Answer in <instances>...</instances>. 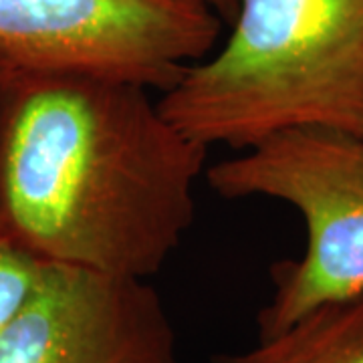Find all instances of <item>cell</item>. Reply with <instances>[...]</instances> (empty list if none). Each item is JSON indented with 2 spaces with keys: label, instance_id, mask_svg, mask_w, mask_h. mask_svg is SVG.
<instances>
[{
  "label": "cell",
  "instance_id": "9",
  "mask_svg": "<svg viewBox=\"0 0 363 363\" xmlns=\"http://www.w3.org/2000/svg\"><path fill=\"white\" fill-rule=\"evenodd\" d=\"M4 69H6V63L0 59V81H2V75H4Z\"/></svg>",
  "mask_w": 363,
  "mask_h": 363
},
{
  "label": "cell",
  "instance_id": "4",
  "mask_svg": "<svg viewBox=\"0 0 363 363\" xmlns=\"http://www.w3.org/2000/svg\"><path fill=\"white\" fill-rule=\"evenodd\" d=\"M224 23L194 0H0V59L168 91Z\"/></svg>",
  "mask_w": 363,
  "mask_h": 363
},
{
  "label": "cell",
  "instance_id": "6",
  "mask_svg": "<svg viewBox=\"0 0 363 363\" xmlns=\"http://www.w3.org/2000/svg\"><path fill=\"white\" fill-rule=\"evenodd\" d=\"M218 363H363V293L307 313Z\"/></svg>",
  "mask_w": 363,
  "mask_h": 363
},
{
  "label": "cell",
  "instance_id": "3",
  "mask_svg": "<svg viewBox=\"0 0 363 363\" xmlns=\"http://www.w3.org/2000/svg\"><path fill=\"white\" fill-rule=\"evenodd\" d=\"M222 198H271L307 228L301 259L272 267V295L259 313L269 337L319 307L363 293V135L303 128L274 133L204 172Z\"/></svg>",
  "mask_w": 363,
  "mask_h": 363
},
{
  "label": "cell",
  "instance_id": "2",
  "mask_svg": "<svg viewBox=\"0 0 363 363\" xmlns=\"http://www.w3.org/2000/svg\"><path fill=\"white\" fill-rule=\"evenodd\" d=\"M228 28L157 99L176 128L233 150L303 128L363 135V0H240Z\"/></svg>",
  "mask_w": 363,
  "mask_h": 363
},
{
  "label": "cell",
  "instance_id": "7",
  "mask_svg": "<svg viewBox=\"0 0 363 363\" xmlns=\"http://www.w3.org/2000/svg\"><path fill=\"white\" fill-rule=\"evenodd\" d=\"M39 269V260L0 238V333L28 297Z\"/></svg>",
  "mask_w": 363,
  "mask_h": 363
},
{
  "label": "cell",
  "instance_id": "1",
  "mask_svg": "<svg viewBox=\"0 0 363 363\" xmlns=\"http://www.w3.org/2000/svg\"><path fill=\"white\" fill-rule=\"evenodd\" d=\"M206 152L143 85L6 63L0 238L39 262L150 279L194 224Z\"/></svg>",
  "mask_w": 363,
  "mask_h": 363
},
{
  "label": "cell",
  "instance_id": "5",
  "mask_svg": "<svg viewBox=\"0 0 363 363\" xmlns=\"http://www.w3.org/2000/svg\"><path fill=\"white\" fill-rule=\"evenodd\" d=\"M0 363H180L166 305L147 279L40 262L0 333Z\"/></svg>",
  "mask_w": 363,
  "mask_h": 363
},
{
  "label": "cell",
  "instance_id": "8",
  "mask_svg": "<svg viewBox=\"0 0 363 363\" xmlns=\"http://www.w3.org/2000/svg\"><path fill=\"white\" fill-rule=\"evenodd\" d=\"M194 2L210 9L212 13L220 18L224 25L230 26L234 23V18H236L238 2H240V0H194Z\"/></svg>",
  "mask_w": 363,
  "mask_h": 363
}]
</instances>
